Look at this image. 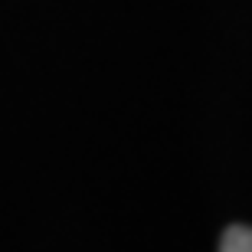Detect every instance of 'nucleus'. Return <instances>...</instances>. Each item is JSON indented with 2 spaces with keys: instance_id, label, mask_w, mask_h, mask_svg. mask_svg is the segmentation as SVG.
<instances>
[{
  "instance_id": "1",
  "label": "nucleus",
  "mask_w": 252,
  "mask_h": 252,
  "mask_svg": "<svg viewBox=\"0 0 252 252\" xmlns=\"http://www.w3.org/2000/svg\"><path fill=\"white\" fill-rule=\"evenodd\" d=\"M220 252H252V226H229L223 233Z\"/></svg>"
}]
</instances>
